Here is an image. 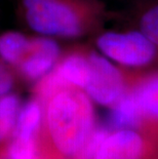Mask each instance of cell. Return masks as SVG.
Returning <instances> with one entry per match:
<instances>
[{
	"mask_svg": "<svg viewBox=\"0 0 158 159\" xmlns=\"http://www.w3.org/2000/svg\"><path fill=\"white\" fill-rule=\"evenodd\" d=\"M47 101L46 120L50 137L60 152L74 156L93 133L95 115L89 97L69 87Z\"/></svg>",
	"mask_w": 158,
	"mask_h": 159,
	"instance_id": "6da1fadb",
	"label": "cell"
},
{
	"mask_svg": "<svg viewBox=\"0 0 158 159\" xmlns=\"http://www.w3.org/2000/svg\"><path fill=\"white\" fill-rule=\"evenodd\" d=\"M23 4L29 27L39 34L74 37L82 32L79 16L62 0H23Z\"/></svg>",
	"mask_w": 158,
	"mask_h": 159,
	"instance_id": "7a4b0ae2",
	"label": "cell"
},
{
	"mask_svg": "<svg viewBox=\"0 0 158 159\" xmlns=\"http://www.w3.org/2000/svg\"><path fill=\"white\" fill-rule=\"evenodd\" d=\"M100 50L126 66H143L155 55V44L144 33H106L97 39Z\"/></svg>",
	"mask_w": 158,
	"mask_h": 159,
	"instance_id": "3957f363",
	"label": "cell"
},
{
	"mask_svg": "<svg viewBox=\"0 0 158 159\" xmlns=\"http://www.w3.org/2000/svg\"><path fill=\"white\" fill-rule=\"evenodd\" d=\"M87 59L89 78L84 86L86 94L101 105L115 104L123 96L121 74L108 60L97 53H90Z\"/></svg>",
	"mask_w": 158,
	"mask_h": 159,
	"instance_id": "277c9868",
	"label": "cell"
},
{
	"mask_svg": "<svg viewBox=\"0 0 158 159\" xmlns=\"http://www.w3.org/2000/svg\"><path fill=\"white\" fill-rule=\"evenodd\" d=\"M89 78L88 59L72 55L66 57L56 69L45 75L39 87V93L44 100H48L58 91L69 87L84 89Z\"/></svg>",
	"mask_w": 158,
	"mask_h": 159,
	"instance_id": "5b68a950",
	"label": "cell"
},
{
	"mask_svg": "<svg viewBox=\"0 0 158 159\" xmlns=\"http://www.w3.org/2000/svg\"><path fill=\"white\" fill-rule=\"evenodd\" d=\"M60 56L58 43L48 38L30 40L29 50L20 63L22 73L30 79H38L52 70Z\"/></svg>",
	"mask_w": 158,
	"mask_h": 159,
	"instance_id": "8992f818",
	"label": "cell"
},
{
	"mask_svg": "<svg viewBox=\"0 0 158 159\" xmlns=\"http://www.w3.org/2000/svg\"><path fill=\"white\" fill-rule=\"evenodd\" d=\"M143 141L138 134L122 129L108 134L93 159H140Z\"/></svg>",
	"mask_w": 158,
	"mask_h": 159,
	"instance_id": "52a82bcc",
	"label": "cell"
},
{
	"mask_svg": "<svg viewBox=\"0 0 158 159\" xmlns=\"http://www.w3.org/2000/svg\"><path fill=\"white\" fill-rule=\"evenodd\" d=\"M141 109L133 93L122 96L116 102L115 107L111 111L109 121L110 124L115 128L126 129L136 126L139 123Z\"/></svg>",
	"mask_w": 158,
	"mask_h": 159,
	"instance_id": "ba28073f",
	"label": "cell"
},
{
	"mask_svg": "<svg viewBox=\"0 0 158 159\" xmlns=\"http://www.w3.org/2000/svg\"><path fill=\"white\" fill-rule=\"evenodd\" d=\"M30 40L19 32H7L0 36V57L6 63L18 65L29 50Z\"/></svg>",
	"mask_w": 158,
	"mask_h": 159,
	"instance_id": "9c48e42d",
	"label": "cell"
},
{
	"mask_svg": "<svg viewBox=\"0 0 158 159\" xmlns=\"http://www.w3.org/2000/svg\"><path fill=\"white\" fill-rule=\"evenodd\" d=\"M133 94L142 114L158 119V75L140 84Z\"/></svg>",
	"mask_w": 158,
	"mask_h": 159,
	"instance_id": "30bf717a",
	"label": "cell"
},
{
	"mask_svg": "<svg viewBox=\"0 0 158 159\" xmlns=\"http://www.w3.org/2000/svg\"><path fill=\"white\" fill-rule=\"evenodd\" d=\"M41 107L32 101L23 108L16 121V136L23 139H34L41 121Z\"/></svg>",
	"mask_w": 158,
	"mask_h": 159,
	"instance_id": "8fae6325",
	"label": "cell"
},
{
	"mask_svg": "<svg viewBox=\"0 0 158 159\" xmlns=\"http://www.w3.org/2000/svg\"><path fill=\"white\" fill-rule=\"evenodd\" d=\"M20 114V101L13 94L0 98V141L8 136L16 125Z\"/></svg>",
	"mask_w": 158,
	"mask_h": 159,
	"instance_id": "7c38bea8",
	"label": "cell"
},
{
	"mask_svg": "<svg viewBox=\"0 0 158 159\" xmlns=\"http://www.w3.org/2000/svg\"><path fill=\"white\" fill-rule=\"evenodd\" d=\"M107 136H108V133H107L105 129H103V128L93 130V133L88 139V141L86 142L81 150L75 155L76 159H93L95 158L97 150L100 149L103 141L105 140Z\"/></svg>",
	"mask_w": 158,
	"mask_h": 159,
	"instance_id": "4fadbf2b",
	"label": "cell"
},
{
	"mask_svg": "<svg viewBox=\"0 0 158 159\" xmlns=\"http://www.w3.org/2000/svg\"><path fill=\"white\" fill-rule=\"evenodd\" d=\"M143 32L154 44L158 45V6L150 9L142 19Z\"/></svg>",
	"mask_w": 158,
	"mask_h": 159,
	"instance_id": "5bb4252c",
	"label": "cell"
},
{
	"mask_svg": "<svg viewBox=\"0 0 158 159\" xmlns=\"http://www.w3.org/2000/svg\"><path fill=\"white\" fill-rule=\"evenodd\" d=\"M13 79L9 71L0 64V97L4 96L11 89Z\"/></svg>",
	"mask_w": 158,
	"mask_h": 159,
	"instance_id": "9a60e30c",
	"label": "cell"
},
{
	"mask_svg": "<svg viewBox=\"0 0 158 159\" xmlns=\"http://www.w3.org/2000/svg\"><path fill=\"white\" fill-rule=\"evenodd\" d=\"M6 159H11V158H8V157H7V158H6Z\"/></svg>",
	"mask_w": 158,
	"mask_h": 159,
	"instance_id": "2e32d148",
	"label": "cell"
}]
</instances>
